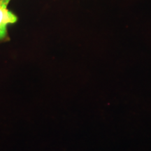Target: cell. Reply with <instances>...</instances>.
<instances>
[{
	"label": "cell",
	"instance_id": "cell-1",
	"mask_svg": "<svg viewBox=\"0 0 151 151\" xmlns=\"http://www.w3.org/2000/svg\"><path fill=\"white\" fill-rule=\"evenodd\" d=\"M10 0H0V40L6 37L7 26L18 20L16 16L8 10L7 5Z\"/></svg>",
	"mask_w": 151,
	"mask_h": 151
}]
</instances>
